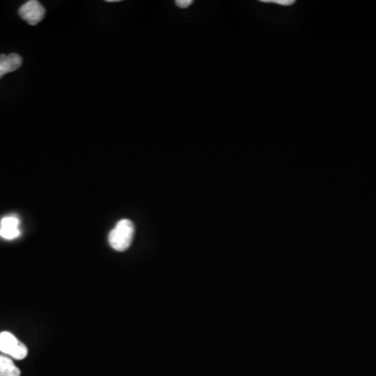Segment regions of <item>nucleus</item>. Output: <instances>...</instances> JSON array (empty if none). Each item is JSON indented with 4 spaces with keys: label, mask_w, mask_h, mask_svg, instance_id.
I'll return each instance as SVG.
<instances>
[{
    "label": "nucleus",
    "mask_w": 376,
    "mask_h": 376,
    "mask_svg": "<svg viewBox=\"0 0 376 376\" xmlns=\"http://www.w3.org/2000/svg\"><path fill=\"white\" fill-rule=\"evenodd\" d=\"M135 227L130 220H122L109 234V244L118 252L128 250L134 238Z\"/></svg>",
    "instance_id": "nucleus-1"
},
{
    "label": "nucleus",
    "mask_w": 376,
    "mask_h": 376,
    "mask_svg": "<svg viewBox=\"0 0 376 376\" xmlns=\"http://www.w3.org/2000/svg\"><path fill=\"white\" fill-rule=\"evenodd\" d=\"M0 351L15 359H26L28 347L9 332H0Z\"/></svg>",
    "instance_id": "nucleus-2"
},
{
    "label": "nucleus",
    "mask_w": 376,
    "mask_h": 376,
    "mask_svg": "<svg viewBox=\"0 0 376 376\" xmlns=\"http://www.w3.org/2000/svg\"><path fill=\"white\" fill-rule=\"evenodd\" d=\"M19 15L30 26H36L44 18L45 9L37 0H30L20 8Z\"/></svg>",
    "instance_id": "nucleus-3"
},
{
    "label": "nucleus",
    "mask_w": 376,
    "mask_h": 376,
    "mask_svg": "<svg viewBox=\"0 0 376 376\" xmlns=\"http://www.w3.org/2000/svg\"><path fill=\"white\" fill-rule=\"evenodd\" d=\"M20 233L19 220L16 216H6L0 222V236L5 240H15Z\"/></svg>",
    "instance_id": "nucleus-4"
},
{
    "label": "nucleus",
    "mask_w": 376,
    "mask_h": 376,
    "mask_svg": "<svg viewBox=\"0 0 376 376\" xmlns=\"http://www.w3.org/2000/svg\"><path fill=\"white\" fill-rule=\"evenodd\" d=\"M21 65L22 58L18 54L0 55V73L3 75L17 70Z\"/></svg>",
    "instance_id": "nucleus-5"
},
{
    "label": "nucleus",
    "mask_w": 376,
    "mask_h": 376,
    "mask_svg": "<svg viewBox=\"0 0 376 376\" xmlns=\"http://www.w3.org/2000/svg\"><path fill=\"white\" fill-rule=\"evenodd\" d=\"M0 376H20V370L5 355H0Z\"/></svg>",
    "instance_id": "nucleus-6"
},
{
    "label": "nucleus",
    "mask_w": 376,
    "mask_h": 376,
    "mask_svg": "<svg viewBox=\"0 0 376 376\" xmlns=\"http://www.w3.org/2000/svg\"><path fill=\"white\" fill-rule=\"evenodd\" d=\"M261 3H275V5L283 6V7H290L296 3L295 0H261Z\"/></svg>",
    "instance_id": "nucleus-7"
},
{
    "label": "nucleus",
    "mask_w": 376,
    "mask_h": 376,
    "mask_svg": "<svg viewBox=\"0 0 376 376\" xmlns=\"http://www.w3.org/2000/svg\"><path fill=\"white\" fill-rule=\"evenodd\" d=\"M193 3V0H177L176 1V6L181 8V9H186V8L191 7Z\"/></svg>",
    "instance_id": "nucleus-8"
}]
</instances>
